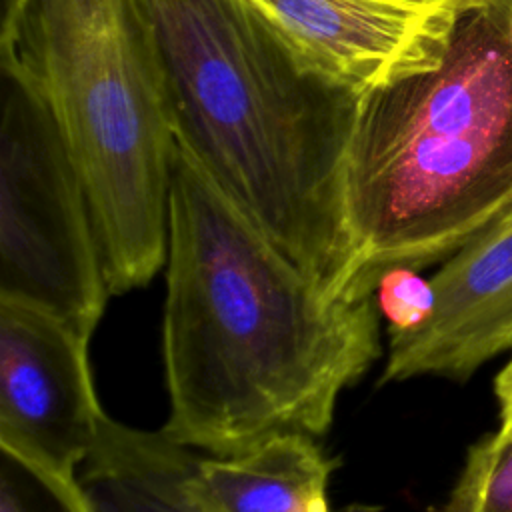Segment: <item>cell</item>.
Masks as SVG:
<instances>
[{
    "mask_svg": "<svg viewBox=\"0 0 512 512\" xmlns=\"http://www.w3.org/2000/svg\"><path fill=\"white\" fill-rule=\"evenodd\" d=\"M78 484L92 512H226L194 448L108 414L78 470Z\"/></svg>",
    "mask_w": 512,
    "mask_h": 512,
    "instance_id": "cell-9",
    "label": "cell"
},
{
    "mask_svg": "<svg viewBox=\"0 0 512 512\" xmlns=\"http://www.w3.org/2000/svg\"><path fill=\"white\" fill-rule=\"evenodd\" d=\"M176 144L328 298H362L342 164L362 98L246 0H134Z\"/></svg>",
    "mask_w": 512,
    "mask_h": 512,
    "instance_id": "cell-2",
    "label": "cell"
},
{
    "mask_svg": "<svg viewBox=\"0 0 512 512\" xmlns=\"http://www.w3.org/2000/svg\"><path fill=\"white\" fill-rule=\"evenodd\" d=\"M88 342L42 308L0 298V446L78 476L106 414Z\"/></svg>",
    "mask_w": 512,
    "mask_h": 512,
    "instance_id": "cell-6",
    "label": "cell"
},
{
    "mask_svg": "<svg viewBox=\"0 0 512 512\" xmlns=\"http://www.w3.org/2000/svg\"><path fill=\"white\" fill-rule=\"evenodd\" d=\"M336 464L304 432L276 434L236 456H202L204 478L226 512H328Z\"/></svg>",
    "mask_w": 512,
    "mask_h": 512,
    "instance_id": "cell-10",
    "label": "cell"
},
{
    "mask_svg": "<svg viewBox=\"0 0 512 512\" xmlns=\"http://www.w3.org/2000/svg\"><path fill=\"white\" fill-rule=\"evenodd\" d=\"M430 284L428 318L388 332L380 384L420 376L466 382L512 350V208L448 256Z\"/></svg>",
    "mask_w": 512,
    "mask_h": 512,
    "instance_id": "cell-8",
    "label": "cell"
},
{
    "mask_svg": "<svg viewBox=\"0 0 512 512\" xmlns=\"http://www.w3.org/2000/svg\"><path fill=\"white\" fill-rule=\"evenodd\" d=\"M108 296L74 158L38 96L2 70L0 298L42 308L92 336Z\"/></svg>",
    "mask_w": 512,
    "mask_h": 512,
    "instance_id": "cell-5",
    "label": "cell"
},
{
    "mask_svg": "<svg viewBox=\"0 0 512 512\" xmlns=\"http://www.w3.org/2000/svg\"><path fill=\"white\" fill-rule=\"evenodd\" d=\"M360 294L446 260L512 208V4L468 8L440 58L362 98L342 164Z\"/></svg>",
    "mask_w": 512,
    "mask_h": 512,
    "instance_id": "cell-3",
    "label": "cell"
},
{
    "mask_svg": "<svg viewBox=\"0 0 512 512\" xmlns=\"http://www.w3.org/2000/svg\"><path fill=\"white\" fill-rule=\"evenodd\" d=\"M0 512H92L78 484L32 458L0 446Z\"/></svg>",
    "mask_w": 512,
    "mask_h": 512,
    "instance_id": "cell-11",
    "label": "cell"
},
{
    "mask_svg": "<svg viewBox=\"0 0 512 512\" xmlns=\"http://www.w3.org/2000/svg\"><path fill=\"white\" fill-rule=\"evenodd\" d=\"M298 60L366 98L434 68L480 0H246Z\"/></svg>",
    "mask_w": 512,
    "mask_h": 512,
    "instance_id": "cell-7",
    "label": "cell"
},
{
    "mask_svg": "<svg viewBox=\"0 0 512 512\" xmlns=\"http://www.w3.org/2000/svg\"><path fill=\"white\" fill-rule=\"evenodd\" d=\"M444 512H512V440L490 432L468 448Z\"/></svg>",
    "mask_w": 512,
    "mask_h": 512,
    "instance_id": "cell-12",
    "label": "cell"
},
{
    "mask_svg": "<svg viewBox=\"0 0 512 512\" xmlns=\"http://www.w3.org/2000/svg\"><path fill=\"white\" fill-rule=\"evenodd\" d=\"M494 396L498 400L496 436L512 440V358L494 378Z\"/></svg>",
    "mask_w": 512,
    "mask_h": 512,
    "instance_id": "cell-14",
    "label": "cell"
},
{
    "mask_svg": "<svg viewBox=\"0 0 512 512\" xmlns=\"http://www.w3.org/2000/svg\"><path fill=\"white\" fill-rule=\"evenodd\" d=\"M2 70L46 106L80 172L110 294L168 256L176 148L134 0H2Z\"/></svg>",
    "mask_w": 512,
    "mask_h": 512,
    "instance_id": "cell-4",
    "label": "cell"
},
{
    "mask_svg": "<svg viewBox=\"0 0 512 512\" xmlns=\"http://www.w3.org/2000/svg\"><path fill=\"white\" fill-rule=\"evenodd\" d=\"M376 296L328 298L178 144L170 166L162 432L210 456L324 434L382 354Z\"/></svg>",
    "mask_w": 512,
    "mask_h": 512,
    "instance_id": "cell-1",
    "label": "cell"
},
{
    "mask_svg": "<svg viewBox=\"0 0 512 512\" xmlns=\"http://www.w3.org/2000/svg\"><path fill=\"white\" fill-rule=\"evenodd\" d=\"M374 296L380 314L388 320V332H404L422 324L434 306L430 280L404 266L382 272Z\"/></svg>",
    "mask_w": 512,
    "mask_h": 512,
    "instance_id": "cell-13",
    "label": "cell"
}]
</instances>
